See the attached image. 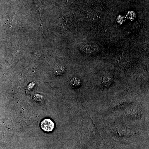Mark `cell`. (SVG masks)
<instances>
[{
    "instance_id": "6da1fadb",
    "label": "cell",
    "mask_w": 149,
    "mask_h": 149,
    "mask_svg": "<svg viewBox=\"0 0 149 149\" xmlns=\"http://www.w3.org/2000/svg\"><path fill=\"white\" fill-rule=\"evenodd\" d=\"M41 128L46 132H51L54 128V122L51 119L46 118L42 121L41 123Z\"/></svg>"
},
{
    "instance_id": "7a4b0ae2",
    "label": "cell",
    "mask_w": 149,
    "mask_h": 149,
    "mask_svg": "<svg viewBox=\"0 0 149 149\" xmlns=\"http://www.w3.org/2000/svg\"><path fill=\"white\" fill-rule=\"evenodd\" d=\"M80 83H81V81L80 79L77 77L72 78L70 82V85L73 88H77L80 85Z\"/></svg>"
},
{
    "instance_id": "3957f363",
    "label": "cell",
    "mask_w": 149,
    "mask_h": 149,
    "mask_svg": "<svg viewBox=\"0 0 149 149\" xmlns=\"http://www.w3.org/2000/svg\"><path fill=\"white\" fill-rule=\"evenodd\" d=\"M65 68L63 66H58L54 70V74L56 75H61L64 72Z\"/></svg>"
}]
</instances>
